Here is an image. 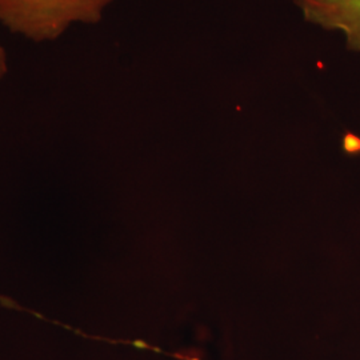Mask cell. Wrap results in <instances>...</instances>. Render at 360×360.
Instances as JSON below:
<instances>
[{"label":"cell","mask_w":360,"mask_h":360,"mask_svg":"<svg viewBox=\"0 0 360 360\" xmlns=\"http://www.w3.org/2000/svg\"><path fill=\"white\" fill-rule=\"evenodd\" d=\"M304 19L327 31L345 34L347 49L360 52V0H292Z\"/></svg>","instance_id":"7a4b0ae2"},{"label":"cell","mask_w":360,"mask_h":360,"mask_svg":"<svg viewBox=\"0 0 360 360\" xmlns=\"http://www.w3.org/2000/svg\"><path fill=\"white\" fill-rule=\"evenodd\" d=\"M114 0H0V26L32 43L55 41L75 25H96Z\"/></svg>","instance_id":"6da1fadb"},{"label":"cell","mask_w":360,"mask_h":360,"mask_svg":"<svg viewBox=\"0 0 360 360\" xmlns=\"http://www.w3.org/2000/svg\"><path fill=\"white\" fill-rule=\"evenodd\" d=\"M7 74H8V56H7L6 49L0 43V82L7 77Z\"/></svg>","instance_id":"3957f363"}]
</instances>
